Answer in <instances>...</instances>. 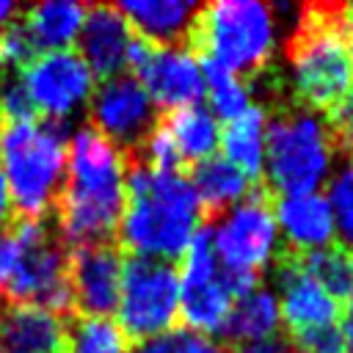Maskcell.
Masks as SVG:
<instances>
[{
  "label": "cell",
  "mask_w": 353,
  "mask_h": 353,
  "mask_svg": "<svg viewBox=\"0 0 353 353\" xmlns=\"http://www.w3.org/2000/svg\"><path fill=\"white\" fill-rule=\"evenodd\" d=\"M279 323H281V312H279L276 292L256 287L254 292H248L232 303L221 334L229 342L251 345V342H262V339L276 336Z\"/></svg>",
  "instance_id": "24"
},
{
  "label": "cell",
  "mask_w": 353,
  "mask_h": 353,
  "mask_svg": "<svg viewBox=\"0 0 353 353\" xmlns=\"http://www.w3.org/2000/svg\"><path fill=\"white\" fill-rule=\"evenodd\" d=\"M116 8L124 14L135 36L160 47L179 41L188 44L199 11V6L190 0H124Z\"/></svg>",
  "instance_id": "19"
},
{
  "label": "cell",
  "mask_w": 353,
  "mask_h": 353,
  "mask_svg": "<svg viewBox=\"0 0 353 353\" xmlns=\"http://www.w3.org/2000/svg\"><path fill=\"white\" fill-rule=\"evenodd\" d=\"M201 201L179 171H154L127 157L119 243L130 256L174 262L201 226Z\"/></svg>",
  "instance_id": "1"
},
{
  "label": "cell",
  "mask_w": 353,
  "mask_h": 353,
  "mask_svg": "<svg viewBox=\"0 0 353 353\" xmlns=\"http://www.w3.org/2000/svg\"><path fill=\"white\" fill-rule=\"evenodd\" d=\"M130 353H232L226 345L212 342L210 336L185 331V328H171L160 336L138 342Z\"/></svg>",
  "instance_id": "28"
},
{
  "label": "cell",
  "mask_w": 353,
  "mask_h": 353,
  "mask_svg": "<svg viewBox=\"0 0 353 353\" xmlns=\"http://www.w3.org/2000/svg\"><path fill=\"white\" fill-rule=\"evenodd\" d=\"M132 77L143 85L154 108L165 113L199 105L207 94L199 55L185 44H152L141 36H132L127 47V63Z\"/></svg>",
  "instance_id": "8"
},
{
  "label": "cell",
  "mask_w": 353,
  "mask_h": 353,
  "mask_svg": "<svg viewBox=\"0 0 353 353\" xmlns=\"http://www.w3.org/2000/svg\"><path fill=\"white\" fill-rule=\"evenodd\" d=\"M347 152H350V157H353V132L347 135Z\"/></svg>",
  "instance_id": "40"
},
{
  "label": "cell",
  "mask_w": 353,
  "mask_h": 353,
  "mask_svg": "<svg viewBox=\"0 0 353 353\" xmlns=\"http://www.w3.org/2000/svg\"><path fill=\"white\" fill-rule=\"evenodd\" d=\"M132 28L116 6H91L85 8L83 28L77 33V55L85 61L94 77L110 80L121 74L127 63V47L132 41Z\"/></svg>",
  "instance_id": "16"
},
{
  "label": "cell",
  "mask_w": 353,
  "mask_h": 353,
  "mask_svg": "<svg viewBox=\"0 0 353 353\" xmlns=\"http://www.w3.org/2000/svg\"><path fill=\"white\" fill-rule=\"evenodd\" d=\"M17 11H19V8H17L11 0H0V28H6V25L17 17Z\"/></svg>",
  "instance_id": "38"
},
{
  "label": "cell",
  "mask_w": 353,
  "mask_h": 353,
  "mask_svg": "<svg viewBox=\"0 0 353 353\" xmlns=\"http://www.w3.org/2000/svg\"><path fill=\"white\" fill-rule=\"evenodd\" d=\"M188 179H190V185L201 201V210H207L210 215L232 210L254 188V182L240 168H234L229 160H223L221 154H212V157L196 163L190 168Z\"/></svg>",
  "instance_id": "22"
},
{
  "label": "cell",
  "mask_w": 353,
  "mask_h": 353,
  "mask_svg": "<svg viewBox=\"0 0 353 353\" xmlns=\"http://www.w3.org/2000/svg\"><path fill=\"white\" fill-rule=\"evenodd\" d=\"M121 251L108 243H85L69 251L72 303L83 317H110L121 287Z\"/></svg>",
  "instance_id": "14"
},
{
  "label": "cell",
  "mask_w": 353,
  "mask_h": 353,
  "mask_svg": "<svg viewBox=\"0 0 353 353\" xmlns=\"http://www.w3.org/2000/svg\"><path fill=\"white\" fill-rule=\"evenodd\" d=\"M185 47L237 77L251 74L268 63L276 47L273 8L256 0H215L199 6Z\"/></svg>",
  "instance_id": "5"
},
{
  "label": "cell",
  "mask_w": 353,
  "mask_h": 353,
  "mask_svg": "<svg viewBox=\"0 0 353 353\" xmlns=\"http://www.w3.org/2000/svg\"><path fill=\"white\" fill-rule=\"evenodd\" d=\"M36 55L39 52L22 22H8L6 28H0V66L25 69Z\"/></svg>",
  "instance_id": "30"
},
{
  "label": "cell",
  "mask_w": 353,
  "mask_h": 353,
  "mask_svg": "<svg viewBox=\"0 0 353 353\" xmlns=\"http://www.w3.org/2000/svg\"><path fill=\"white\" fill-rule=\"evenodd\" d=\"M276 226L284 232L290 251H314L334 240V210L323 193L279 196L273 204Z\"/></svg>",
  "instance_id": "18"
},
{
  "label": "cell",
  "mask_w": 353,
  "mask_h": 353,
  "mask_svg": "<svg viewBox=\"0 0 353 353\" xmlns=\"http://www.w3.org/2000/svg\"><path fill=\"white\" fill-rule=\"evenodd\" d=\"M11 303H36L61 317L74 312L69 287V251L61 240L47 234L44 240L19 248V262L6 284Z\"/></svg>",
  "instance_id": "13"
},
{
  "label": "cell",
  "mask_w": 353,
  "mask_h": 353,
  "mask_svg": "<svg viewBox=\"0 0 353 353\" xmlns=\"http://www.w3.org/2000/svg\"><path fill=\"white\" fill-rule=\"evenodd\" d=\"M85 19V6L74 0H47L25 11V30L36 52L72 50Z\"/></svg>",
  "instance_id": "21"
},
{
  "label": "cell",
  "mask_w": 353,
  "mask_h": 353,
  "mask_svg": "<svg viewBox=\"0 0 353 353\" xmlns=\"http://www.w3.org/2000/svg\"><path fill=\"white\" fill-rule=\"evenodd\" d=\"M353 6H314L303 14L292 41L290 63L295 94L306 108L331 113L353 85V66L347 58V28Z\"/></svg>",
  "instance_id": "4"
},
{
  "label": "cell",
  "mask_w": 353,
  "mask_h": 353,
  "mask_svg": "<svg viewBox=\"0 0 353 353\" xmlns=\"http://www.w3.org/2000/svg\"><path fill=\"white\" fill-rule=\"evenodd\" d=\"M331 130L339 132V135H350L353 132V85L339 99V105L331 110Z\"/></svg>",
  "instance_id": "34"
},
{
  "label": "cell",
  "mask_w": 353,
  "mask_h": 353,
  "mask_svg": "<svg viewBox=\"0 0 353 353\" xmlns=\"http://www.w3.org/2000/svg\"><path fill=\"white\" fill-rule=\"evenodd\" d=\"M33 119H36V110L22 83L19 80L6 83V88L0 91V124H17V121H33Z\"/></svg>",
  "instance_id": "32"
},
{
  "label": "cell",
  "mask_w": 353,
  "mask_h": 353,
  "mask_svg": "<svg viewBox=\"0 0 353 353\" xmlns=\"http://www.w3.org/2000/svg\"><path fill=\"white\" fill-rule=\"evenodd\" d=\"M160 124L168 130L182 163H201L218 152L221 143V121L201 105L171 110L160 119Z\"/></svg>",
  "instance_id": "23"
},
{
  "label": "cell",
  "mask_w": 353,
  "mask_h": 353,
  "mask_svg": "<svg viewBox=\"0 0 353 353\" xmlns=\"http://www.w3.org/2000/svg\"><path fill=\"white\" fill-rule=\"evenodd\" d=\"M19 83L36 116L47 121H66L94 94V74L74 50L39 52L22 69Z\"/></svg>",
  "instance_id": "11"
},
{
  "label": "cell",
  "mask_w": 353,
  "mask_h": 353,
  "mask_svg": "<svg viewBox=\"0 0 353 353\" xmlns=\"http://www.w3.org/2000/svg\"><path fill=\"white\" fill-rule=\"evenodd\" d=\"M11 215V199H8V185H6V176L0 171V226L8 221Z\"/></svg>",
  "instance_id": "37"
},
{
  "label": "cell",
  "mask_w": 353,
  "mask_h": 353,
  "mask_svg": "<svg viewBox=\"0 0 353 353\" xmlns=\"http://www.w3.org/2000/svg\"><path fill=\"white\" fill-rule=\"evenodd\" d=\"M66 121L0 124V171L19 218H44L66 176Z\"/></svg>",
  "instance_id": "3"
},
{
  "label": "cell",
  "mask_w": 353,
  "mask_h": 353,
  "mask_svg": "<svg viewBox=\"0 0 353 353\" xmlns=\"http://www.w3.org/2000/svg\"><path fill=\"white\" fill-rule=\"evenodd\" d=\"M66 323L61 314L36 303L0 309V353H63Z\"/></svg>",
  "instance_id": "17"
},
{
  "label": "cell",
  "mask_w": 353,
  "mask_h": 353,
  "mask_svg": "<svg viewBox=\"0 0 353 353\" xmlns=\"http://www.w3.org/2000/svg\"><path fill=\"white\" fill-rule=\"evenodd\" d=\"M199 63H201V74H204V85H207V97H210V113L218 121L226 124L254 105L251 88L243 77L226 72L223 66H218L215 61H207V58H199Z\"/></svg>",
  "instance_id": "26"
},
{
  "label": "cell",
  "mask_w": 353,
  "mask_h": 353,
  "mask_svg": "<svg viewBox=\"0 0 353 353\" xmlns=\"http://www.w3.org/2000/svg\"><path fill=\"white\" fill-rule=\"evenodd\" d=\"M290 342L295 345V353H345V339L336 325L292 334Z\"/></svg>",
  "instance_id": "31"
},
{
  "label": "cell",
  "mask_w": 353,
  "mask_h": 353,
  "mask_svg": "<svg viewBox=\"0 0 353 353\" xmlns=\"http://www.w3.org/2000/svg\"><path fill=\"white\" fill-rule=\"evenodd\" d=\"M265 132L268 113L259 105H251L245 113L221 127V157L240 168L254 185H259L265 171Z\"/></svg>",
  "instance_id": "20"
},
{
  "label": "cell",
  "mask_w": 353,
  "mask_h": 353,
  "mask_svg": "<svg viewBox=\"0 0 353 353\" xmlns=\"http://www.w3.org/2000/svg\"><path fill=\"white\" fill-rule=\"evenodd\" d=\"M276 262H279L276 265V279H279L276 301H279V312H281V320L287 323L290 334L334 325L342 314L339 303L301 270L295 251H290V248L281 251Z\"/></svg>",
  "instance_id": "15"
},
{
  "label": "cell",
  "mask_w": 353,
  "mask_h": 353,
  "mask_svg": "<svg viewBox=\"0 0 353 353\" xmlns=\"http://www.w3.org/2000/svg\"><path fill=\"white\" fill-rule=\"evenodd\" d=\"M91 124L119 152L135 154L157 124V108L132 74L102 80L88 99ZM127 154V157H130Z\"/></svg>",
  "instance_id": "12"
},
{
  "label": "cell",
  "mask_w": 353,
  "mask_h": 353,
  "mask_svg": "<svg viewBox=\"0 0 353 353\" xmlns=\"http://www.w3.org/2000/svg\"><path fill=\"white\" fill-rule=\"evenodd\" d=\"M301 270L317 281L336 303L353 298V251L342 243H328L314 251H295Z\"/></svg>",
  "instance_id": "25"
},
{
  "label": "cell",
  "mask_w": 353,
  "mask_h": 353,
  "mask_svg": "<svg viewBox=\"0 0 353 353\" xmlns=\"http://www.w3.org/2000/svg\"><path fill=\"white\" fill-rule=\"evenodd\" d=\"M328 204L334 210V226L347 251H353V165L342 168L328 185Z\"/></svg>",
  "instance_id": "29"
},
{
  "label": "cell",
  "mask_w": 353,
  "mask_h": 353,
  "mask_svg": "<svg viewBox=\"0 0 353 353\" xmlns=\"http://www.w3.org/2000/svg\"><path fill=\"white\" fill-rule=\"evenodd\" d=\"M19 262V245L8 232H0V292L6 290L14 268Z\"/></svg>",
  "instance_id": "33"
},
{
  "label": "cell",
  "mask_w": 353,
  "mask_h": 353,
  "mask_svg": "<svg viewBox=\"0 0 353 353\" xmlns=\"http://www.w3.org/2000/svg\"><path fill=\"white\" fill-rule=\"evenodd\" d=\"M334 130L309 110L279 113L265 132V179L279 196L317 193L331 174Z\"/></svg>",
  "instance_id": "6"
},
{
  "label": "cell",
  "mask_w": 353,
  "mask_h": 353,
  "mask_svg": "<svg viewBox=\"0 0 353 353\" xmlns=\"http://www.w3.org/2000/svg\"><path fill=\"white\" fill-rule=\"evenodd\" d=\"M179 320V268L174 262L127 256L121 265V287L116 323L127 339L143 342L171 331Z\"/></svg>",
  "instance_id": "7"
},
{
  "label": "cell",
  "mask_w": 353,
  "mask_h": 353,
  "mask_svg": "<svg viewBox=\"0 0 353 353\" xmlns=\"http://www.w3.org/2000/svg\"><path fill=\"white\" fill-rule=\"evenodd\" d=\"M234 298L229 295L221 262L212 245V226H199L182 254L179 270V317L185 331L210 336L221 334Z\"/></svg>",
  "instance_id": "10"
},
{
  "label": "cell",
  "mask_w": 353,
  "mask_h": 353,
  "mask_svg": "<svg viewBox=\"0 0 353 353\" xmlns=\"http://www.w3.org/2000/svg\"><path fill=\"white\" fill-rule=\"evenodd\" d=\"M276 243L279 226L273 204L262 185H254L251 193L240 204L226 210L212 226V245L223 270L259 276V270L273 259Z\"/></svg>",
  "instance_id": "9"
},
{
  "label": "cell",
  "mask_w": 353,
  "mask_h": 353,
  "mask_svg": "<svg viewBox=\"0 0 353 353\" xmlns=\"http://www.w3.org/2000/svg\"><path fill=\"white\" fill-rule=\"evenodd\" d=\"M342 339H345V353H353V298L347 301L345 312H342Z\"/></svg>",
  "instance_id": "36"
},
{
  "label": "cell",
  "mask_w": 353,
  "mask_h": 353,
  "mask_svg": "<svg viewBox=\"0 0 353 353\" xmlns=\"http://www.w3.org/2000/svg\"><path fill=\"white\" fill-rule=\"evenodd\" d=\"M63 353H130V339L113 317H72Z\"/></svg>",
  "instance_id": "27"
},
{
  "label": "cell",
  "mask_w": 353,
  "mask_h": 353,
  "mask_svg": "<svg viewBox=\"0 0 353 353\" xmlns=\"http://www.w3.org/2000/svg\"><path fill=\"white\" fill-rule=\"evenodd\" d=\"M127 154L94 127H80L66 149V176L55 201L61 243H108L124 210Z\"/></svg>",
  "instance_id": "2"
},
{
  "label": "cell",
  "mask_w": 353,
  "mask_h": 353,
  "mask_svg": "<svg viewBox=\"0 0 353 353\" xmlns=\"http://www.w3.org/2000/svg\"><path fill=\"white\" fill-rule=\"evenodd\" d=\"M345 44H347V58H350V66H353V22H350V28H347Z\"/></svg>",
  "instance_id": "39"
},
{
  "label": "cell",
  "mask_w": 353,
  "mask_h": 353,
  "mask_svg": "<svg viewBox=\"0 0 353 353\" xmlns=\"http://www.w3.org/2000/svg\"><path fill=\"white\" fill-rule=\"evenodd\" d=\"M237 353H295V345L284 336H270V339H262V342L240 345Z\"/></svg>",
  "instance_id": "35"
}]
</instances>
